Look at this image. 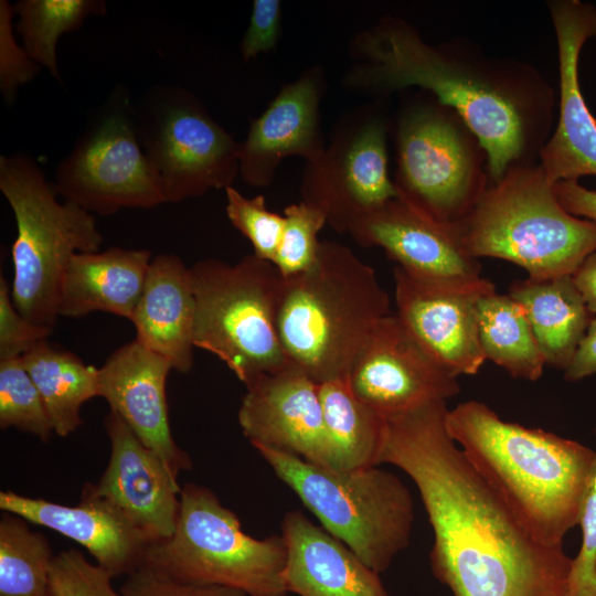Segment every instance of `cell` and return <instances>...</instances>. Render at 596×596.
I'll use <instances>...</instances> for the list:
<instances>
[{"mask_svg":"<svg viewBox=\"0 0 596 596\" xmlns=\"http://www.w3.org/2000/svg\"><path fill=\"white\" fill-rule=\"evenodd\" d=\"M446 401L385 417L380 465L415 483L434 532L430 566L454 596H567L572 558L540 542L446 427Z\"/></svg>","mask_w":596,"mask_h":596,"instance_id":"obj_1","label":"cell"},{"mask_svg":"<svg viewBox=\"0 0 596 596\" xmlns=\"http://www.w3.org/2000/svg\"><path fill=\"white\" fill-rule=\"evenodd\" d=\"M351 88L391 94L421 87L454 109L479 139L491 183L535 163L554 119V91L538 70L487 56L461 41L428 44L408 22L385 17L350 43Z\"/></svg>","mask_w":596,"mask_h":596,"instance_id":"obj_2","label":"cell"},{"mask_svg":"<svg viewBox=\"0 0 596 596\" xmlns=\"http://www.w3.org/2000/svg\"><path fill=\"white\" fill-rule=\"evenodd\" d=\"M446 427L531 534L546 545L563 546L566 533L579 524L596 473V451L505 422L478 401L448 409Z\"/></svg>","mask_w":596,"mask_h":596,"instance_id":"obj_3","label":"cell"},{"mask_svg":"<svg viewBox=\"0 0 596 596\" xmlns=\"http://www.w3.org/2000/svg\"><path fill=\"white\" fill-rule=\"evenodd\" d=\"M390 297L375 270L348 246L321 241L315 264L284 278L278 337L288 360L316 383L348 377Z\"/></svg>","mask_w":596,"mask_h":596,"instance_id":"obj_4","label":"cell"},{"mask_svg":"<svg viewBox=\"0 0 596 596\" xmlns=\"http://www.w3.org/2000/svg\"><path fill=\"white\" fill-rule=\"evenodd\" d=\"M453 226L472 257L508 260L535 279L572 275L596 251V223L562 206L540 163L512 167Z\"/></svg>","mask_w":596,"mask_h":596,"instance_id":"obj_5","label":"cell"},{"mask_svg":"<svg viewBox=\"0 0 596 596\" xmlns=\"http://www.w3.org/2000/svg\"><path fill=\"white\" fill-rule=\"evenodd\" d=\"M0 191L17 223L11 298L21 315L53 330L63 274L76 253L98 252L104 241L95 216L60 202L28 155L0 156Z\"/></svg>","mask_w":596,"mask_h":596,"instance_id":"obj_6","label":"cell"},{"mask_svg":"<svg viewBox=\"0 0 596 596\" xmlns=\"http://www.w3.org/2000/svg\"><path fill=\"white\" fill-rule=\"evenodd\" d=\"M254 448L321 526L376 573L408 545L414 503L394 473L379 466L334 469L275 448Z\"/></svg>","mask_w":596,"mask_h":596,"instance_id":"obj_7","label":"cell"},{"mask_svg":"<svg viewBox=\"0 0 596 596\" xmlns=\"http://www.w3.org/2000/svg\"><path fill=\"white\" fill-rule=\"evenodd\" d=\"M191 269L195 296L194 347L222 362L245 384L288 364L277 331L284 277L254 254L235 264L198 260Z\"/></svg>","mask_w":596,"mask_h":596,"instance_id":"obj_8","label":"cell"},{"mask_svg":"<svg viewBox=\"0 0 596 596\" xmlns=\"http://www.w3.org/2000/svg\"><path fill=\"white\" fill-rule=\"evenodd\" d=\"M286 557L281 534H246L212 490L187 483L173 534L148 545L143 565L183 583L230 587L247 596H285Z\"/></svg>","mask_w":596,"mask_h":596,"instance_id":"obj_9","label":"cell"},{"mask_svg":"<svg viewBox=\"0 0 596 596\" xmlns=\"http://www.w3.org/2000/svg\"><path fill=\"white\" fill-rule=\"evenodd\" d=\"M395 146L398 199L436 222H460L489 187L488 158L479 139L435 98L403 113Z\"/></svg>","mask_w":596,"mask_h":596,"instance_id":"obj_10","label":"cell"},{"mask_svg":"<svg viewBox=\"0 0 596 596\" xmlns=\"http://www.w3.org/2000/svg\"><path fill=\"white\" fill-rule=\"evenodd\" d=\"M135 128L167 202L225 190L240 174V142L188 92H167Z\"/></svg>","mask_w":596,"mask_h":596,"instance_id":"obj_11","label":"cell"},{"mask_svg":"<svg viewBox=\"0 0 596 596\" xmlns=\"http://www.w3.org/2000/svg\"><path fill=\"white\" fill-rule=\"evenodd\" d=\"M54 190L65 201L100 215L167 202L134 123L118 109L88 129L60 162Z\"/></svg>","mask_w":596,"mask_h":596,"instance_id":"obj_12","label":"cell"},{"mask_svg":"<svg viewBox=\"0 0 596 596\" xmlns=\"http://www.w3.org/2000/svg\"><path fill=\"white\" fill-rule=\"evenodd\" d=\"M387 126L360 113L336 128L323 152L306 162L301 201L319 209L334 231L348 233L362 216L398 198L389 173Z\"/></svg>","mask_w":596,"mask_h":596,"instance_id":"obj_13","label":"cell"},{"mask_svg":"<svg viewBox=\"0 0 596 596\" xmlns=\"http://www.w3.org/2000/svg\"><path fill=\"white\" fill-rule=\"evenodd\" d=\"M348 233L362 246L383 248L397 267L421 284L481 296L496 291L453 225L421 214L398 198L362 216Z\"/></svg>","mask_w":596,"mask_h":596,"instance_id":"obj_14","label":"cell"},{"mask_svg":"<svg viewBox=\"0 0 596 596\" xmlns=\"http://www.w3.org/2000/svg\"><path fill=\"white\" fill-rule=\"evenodd\" d=\"M348 381L356 397L384 418L427 402L447 401L460 391L457 377L392 312L375 327Z\"/></svg>","mask_w":596,"mask_h":596,"instance_id":"obj_15","label":"cell"},{"mask_svg":"<svg viewBox=\"0 0 596 596\" xmlns=\"http://www.w3.org/2000/svg\"><path fill=\"white\" fill-rule=\"evenodd\" d=\"M557 42L560 93L554 132L539 155L549 181L596 175V119L586 105L578 78L584 44L596 36V7L581 0L547 3Z\"/></svg>","mask_w":596,"mask_h":596,"instance_id":"obj_16","label":"cell"},{"mask_svg":"<svg viewBox=\"0 0 596 596\" xmlns=\"http://www.w3.org/2000/svg\"><path fill=\"white\" fill-rule=\"evenodd\" d=\"M237 418L254 447H270L333 467L319 384L295 365L288 363L247 384Z\"/></svg>","mask_w":596,"mask_h":596,"instance_id":"obj_17","label":"cell"},{"mask_svg":"<svg viewBox=\"0 0 596 596\" xmlns=\"http://www.w3.org/2000/svg\"><path fill=\"white\" fill-rule=\"evenodd\" d=\"M108 465L93 492L111 503L148 544L170 538L177 526L181 488L166 464L114 412L105 419Z\"/></svg>","mask_w":596,"mask_h":596,"instance_id":"obj_18","label":"cell"},{"mask_svg":"<svg viewBox=\"0 0 596 596\" xmlns=\"http://www.w3.org/2000/svg\"><path fill=\"white\" fill-rule=\"evenodd\" d=\"M170 362L136 339L115 350L98 369L99 396L109 404L175 476L192 468L174 441L168 416L166 382Z\"/></svg>","mask_w":596,"mask_h":596,"instance_id":"obj_19","label":"cell"},{"mask_svg":"<svg viewBox=\"0 0 596 596\" xmlns=\"http://www.w3.org/2000/svg\"><path fill=\"white\" fill-rule=\"evenodd\" d=\"M323 74L312 67L281 87L240 143V175L252 187L269 185L287 157L316 160L324 150L320 127Z\"/></svg>","mask_w":596,"mask_h":596,"instance_id":"obj_20","label":"cell"},{"mask_svg":"<svg viewBox=\"0 0 596 596\" xmlns=\"http://www.w3.org/2000/svg\"><path fill=\"white\" fill-rule=\"evenodd\" d=\"M0 509L77 542L111 577L143 565L148 542L107 500L85 486L76 505H64L13 491L0 492Z\"/></svg>","mask_w":596,"mask_h":596,"instance_id":"obj_21","label":"cell"},{"mask_svg":"<svg viewBox=\"0 0 596 596\" xmlns=\"http://www.w3.org/2000/svg\"><path fill=\"white\" fill-rule=\"evenodd\" d=\"M393 274L396 315L421 347L456 377L477 374L486 361L477 321L485 295L430 287L397 266Z\"/></svg>","mask_w":596,"mask_h":596,"instance_id":"obj_22","label":"cell"},{"mask_svg":"<svg viewBox=\"0 0 596 596\" xmlns=\"http://www.w3.org/2000/svg\"><path fill=\"white\" fill-rule=\"evenodd\" d=\"M286 544L284 581L299 596H390L380 574L350 547L300 511L281 522Z\"/></svg>","mask_w":596,"mask_h":596,"instance_id":"obj_23","label":"cell"},{"mask_svg":"<svg viewBox=\"0 0 596 596\" xmlns=\"http://www.w3.org/2000/svg\"><path fill=\"white\" fill-rule=\"evenodd\" d=\"M130 321L138 342L164 358L173 370L191 371L195 296L191 269L180 257L159 254L151 259Z\"/></svg>","mask_w":596,"mask_h":596,"instance_id":"obj_24","label":"cell"},{"mask_svg":"<svg viewBox=\"0 0 596 596\" xmlns=\"http://www.w3.org/2000/svg\"><path fill=\"white\" fill-rule=\"evenodd\" d=\"M150 262L147 249L109 247L74 254L61 280L58 317L104 311L131 320Z\"/></svg>","mask_w":596,"mask_h":596,"instance_id":"obj_25","label":"cell"},{"mask_svg":"<svg viewBox=\"0 0 596 596\" xmlns=\"http://www.w3.org/2000/svg\"><path fill=\"white\" fill-rule=\"evenodd\" d=\"M508 294L523 308L546 364L565 370L594 317L572 275L528 277Z\"/></svg>","mask_w":596,"mask_h":596,"instance_id":"obj_26","label":"cell"},{"mask_svg":"<svg viewBox=\"0 0 596 596\" xmlns=\"http://www.w3.org/2000/svg\"><path fill=\"white\" fill-rule=\"evenodd\" d=\"M36 385L54 433L66 437L81 425L82 405L99 396L98 369L44 340L21 356Z\"/></svg>","mask_w":596,"mask_h":596,"instance_id":"obj_27","label":"cell"},{"mask_svg":"<svg viewBox=\"0 0 596 596\" xmlns=\"http://www.w3.org/2000/svg\"><path fill=\"white\" fill-rule=\"evenodd\" d=\"M334 469L380 466L385 418L353 393L348 377L319 384Z\"/></svg>","mask_w":596,"mask_h":596,"instance_id":"obj_28","label":"cell"},{"mask_svg":"<svg viewBox=\"0 0 596 596\" xmlns=\"http://www.w3.org/2000/svg\"><path fill=\"white\" fill-rule=\"evenodd\" d=\"M479 341L486 360L512 377L536 381L546 364L521 305L497 291L477 302Z\"/></svg>","mask_w":596,"mask_h":596,"instance_id":"obj_29","label":"cell"},{"mask_svg":"<svg viewBox=\"0 0 596 596\" xmlns=\"http://www.w3.org/2000/svg\"><path fill=\"white\" fill-rule=\"evenodd\" d=\"M23 518L4 512L0 519V596H50L54 558L45 536Z\"/></svg>","mask_w":596,"mask_h":596,"instance_id":"obj_30","label":"cell"},{"mask_svg":"<svg viewBox=\"0 0 596 596\" xmlns=\"http://www.w3.org/2000/svg\"><path fill=\"white\" fill-rule=\"evenodd\" d=\"M13 7L23 47L56 79H60L56 57L60 36L77 30L89 15L106 12L102 0H21Z\"/></svg>","mask_w":596,"mask_h":596,"instance_id":"obj_31","label":"cell"},{"mask_svg":"<svg viewBox=\"0 0 596 596\" xmlns=\"http://www.w3.org/2000/svg\"><path fill=\"white\" fill-rule=\"evenodd\" d=\"M0 427L47 441L54 433L44 401L21 358L0 361Z\"/></svg>","mask_w":596,"mask_h":596,"instance_id":"obj_32","label":"cell"},{"mask_svg":"<svg viewBox=\"0 0 596 596\" xmlns=\"http://www.w3.org/2000/svg\"><path fill=\"white\" fill-rule=\"evenodd\" d=\"M285 225L273 264L284 278L309 269L316 262L318 234L327 224L326 215L304 201L284 209Z\"/></svg>","mask_w":596,"mask_h":596,"instance_id":"obj_33","label":"cell"},{"mask_svg":"<svg viewBox=\"0 0 596 596\" xmlns=\"http://www.w3.org/2000/svg\"><path fill=\"white\" fill-rule=\"evenodd\" d=\"M226 215L253 246L254 255L273 263L285 225V216L266 206L263 194L247 198L235 188L225 189Z\"/></svg>","mask_w":596,"mask_h":596,"instance_id":"obj_34","label":"cell"},{"mask_svg":"<svg viewBox=\"0 0 596 596\" xmlns=\"http://www.w3.org/2000/svg\"><path fill=\"white\" fill-rule=\"evenodd\" d=\"M111 576L92 564L81 551L70 549L54 555L49 579L50 596H121Z\"/></svg>","mask_w":596,"mask_h":596,"instance_id":"obj_35","label":"cell"},{"mask_svg":"<svg viewBox=\"0 0 596 596\" xmlns=\"http://www.w3.org/2000/svg\"><path fill=\"white\" fill-rule=\"evenodd\" d=\"M14 7L0 1V91L7 104L14 102L18 88L29 83L41 66L13 36Z\"/></svg>","mask_w":596,"mask_h":596,"instance_id":"obj_36","label":"cell"},{"mask_svg":"<svg viewBox=\"0 0 596 596\" xmlns=\"http://www.w3.org/2000/svg\"><path fill=\"white\" fill-rule=\"evenodd\" d=\"M53 330L39 326L13 305L8 281L0 277V361L19 359L47 339Z\"/></svg>","mask_w":596,"mask_h":596,"instance_id":"obj_37","label":"cell"},{"mask_svg":"<svg viewBox=\"0 0 596 596\" xmlns=\"http://www.w3.org/2000/svg\"><path fill=\"white\" fill-rule=\"evenodd\" d=\"M582 544L572 566L567 596H596V473L579 521Z\"/></svg>","mask_w":596,"mask_h":596,"instance_id":"obj_38","label":"cell"},{"mask_svg":"<svg viewBox=\"0 0 596 596\" xmlns=\"http://www.w3.org/2000/svg\"><path fill=\"white\" fill-rule=\"evenodd\" d=\"M120 594L121 596H247L230 587L183 583L146 565L128 575Z\"/></svg>","mask_w":596,"mask_h":596,"instance_id":"obj_39","label":"cell"},{"mask_svg":"<svg viewBox=\"0 0 596 596\" xmlns=\"http://www.w3.org/2000/svg\"><path fill=\"white\" fill-rule=\"evenodd\" d=\"M281 31V2L278 0H255L248 28L241 42L244 61L274 50Z\"/></svg>","mask_w":596,"mask_h":596,"instance_id":"obj_40","label":"cell"},{"mask_svg":"<svg viewBox=\"0 0 596 596\" xmlns=\"http://www.w3.org/2000/svg\"><path fill=\"white\" fill-rule=\"evenodd\" d=\"M554 192L562 206L571 214L596 223V191L577 180L560 181Z\"/></svg>","mask_w":596,"mask_h":596,"instance_id":"obj_41","label":"cell"},{"mask_svg":"<svg viewBox=\"0 0 596 596\" xmlns=\"http://www.w3.org/2000/svg\"><path fill=\"white\" fill-rule=\"evenodd\" d=\"M596 373V316L581 340L576 352L564 370V377L570 382H576Z\"/></svg>","mask_w":596,"mask_h":596,"instance_id":"obj_42","label":"cell"},{"mask_svg":"<svg viewBox=\"0 0 596 596\" xmlns=\"http://www.w3.org/2000/svg\"><path fill=\"white\" fill-rule=\"evenodd\" d=\"M572 278L588 309L596 315V251L588 255L572 274Z\"/></svg>","mask_w":596,"mask_h":596,"instance_id":"obj_43","label":"cell"}]
</instances>
